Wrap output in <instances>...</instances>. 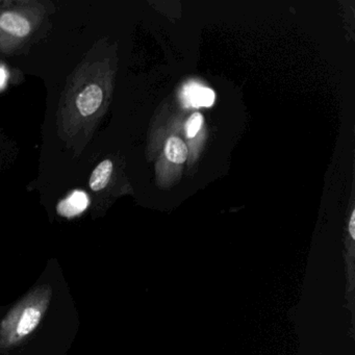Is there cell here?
Masks as SVG:
<instances>
[{"label":"cell","instance_id":"6da1fadb","mask_svg":"<svg viewBox=\"0 0 355 355\" xmlns=\"http://www.w3.org/2000/svg\"><path fill=\"white\" fill-rule=\"evenodd\" d=\"M111 59L107 43H95L72 70L62 91L57 134L73 157L86 150L107 112L113 86Z\"/></svg>","mask_w":355,"mask_h":355},{"label":"cell","instance_id":"7a4b0ae2","mask_svg":"<svg viewBox=\"0 0 355 355\" xmlns=\"http://www.w3.org/2000/svg\"><path fill=\"white\" fill-rule=\"evenodd\" d=\"M55 11L49 0H0V53L17 55L36 42Z\"/></svg>","mask_w":355,"mask_h":355},{"label":"cell","instance_id":"3957f363","mask_svg":"<svg viewBox=\"0 0 355 355\" xmlns=\"http://www.w3.org/2000/svg\"><path fill=\"white\" fill-rule=\"evenodd\" d=\"M53 299L49 284L33 288L0 322V351H9L26 342L40 325Z\"/></svg>","mask_w":355,"mask_h":355},{"label":"cell","instance_id":"277c9868","mask_svg":"<svg viewBox=\"0 0 355 355\" xmlns=\"http://www.w3.org/2000/svg\"><path fill=\"white\" fill-rule=\"evenodd\" d=\"M115 175V164L113 159H105L91 172L89 178V190L92 195V207L95 214L101 211L103 201L109 193L110 187Z\"/></svg>","mask_w":355,"mask_h":355},{"label":"cell","instance_id":"5b68a950","mask_svg":"<svg viewBox=\"0 0 355 355\" xmlns=\"http://www.w3.org/2000/svg\"><path fill=\"white\" fill-rule=\"evenodd\" d=\"M215 97L213 90L198 84H189L182 89V99L186 107H211Z\"/></svg>","mask_w":355,"mask_h":355},{"label":"cell","instance_id":"8992f818","mask_svg":"<svg viewBox=\"0 0 355 355\" xmlns=\"http://www.w3.org/2000/svg\"><path fill=\"white\" fill-rule=\"evenodd\" d=\"M168 159L174 164H182L188 157V147L178 137L168 139L165 148Z\"/></svg>","mask_w":355,"mask_h":355},{"label":"cell","instance_id":"52a82bcc","mask_svg":"<svg viewBox=\"0 0 355 355\" xmlns=\"http://www.w3.org/2000/svg\"><path fill=\"white\" fill-rule=\"evenodd\" d=\"M203 117L201 114L195 113L189 118L186 124V132L188 138H194L197 132L200 130L201 125H202Z\"/></svg>","mask_w":355,"mask_h":355},{"label":"cell","instance_id":"ba28073f","mask_svg":"<svg viewBox=\"0 0 355 355\" xmlns=\"http://www.w3.org/2000/svg\"><path fill=\"white\" fill-rule=\"evenodd\" d=\"M355 211H352V215L350 218V223H349V230H350V234L352 238H355Z\"/></svg>","mask_w":355,"mask_h":355}]
</instances>
